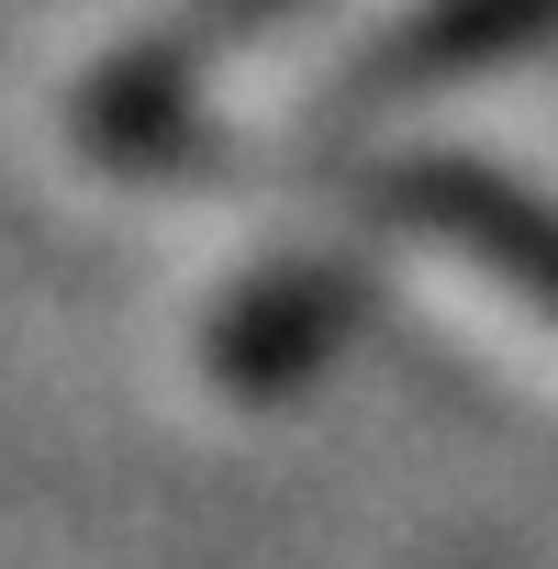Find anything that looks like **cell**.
Returning <instances> with one entry per match:
<instances>
[{
  "mask_svg": "<svg viewBox=\"0 0 558 569\" xmlns=\"http://www.w3.org/2000/svg\"><path fill=\"white\" fill-rule=\"evenodd\" d=\"M268 12H279V0H212V12H201V34H190V46H168V57H146V101H123V112H112L101 134H112V146H123V134H157V101H168V79H179V68H190L201 46H223V34H246V23H268Z\"/></svg>",
  "mask_w": 558,
  "mask_h": 569,
  "instance_id": "7a4b0ae2",
  "label": "cell"
},
{
  "mask_svg": "<svg viewBox=\"0 0 558 569\" xmlns=\"http://www.w3.org/2000/svg\"><path fill=\"white\" fill-rule=\"evenodd\" d=\"M391 201H402L413 223L458 234L469 257H491L536 313H558V212H536L525 190H502V179H480V168H413Z\"/></svg>",
  "mask_w": 558,
  "mask_h": 569,
  "instance_id": "6da1fadb",
  "label": "cell"
}]
</instances>
